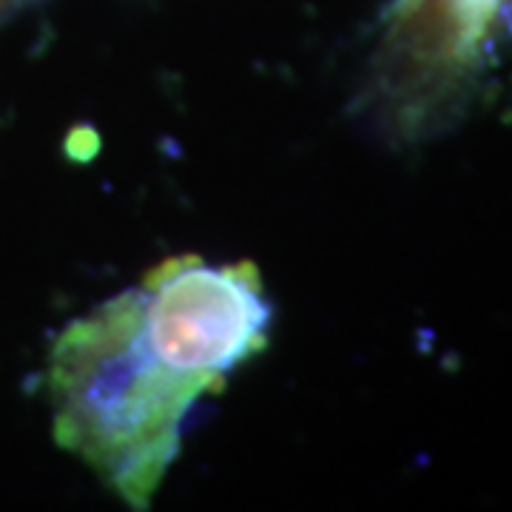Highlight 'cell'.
<instances>
[{"label": "cell", "mask_w": 512, "mask_h": 512, "mask_svg": "<svg viewBox=\"0 0 512 512\" xmlns=\"http://www.w3.org/2000/svg\"><path fill=\"white\" fill-rule=\"evenodd\" d=\"M214 384L168 367L143 328V293L106 299L52 345L57 444L131 507H148L183 444L185 419Z\"/></svg>", "instance_id": "cell-1"}, {"label": "cell", "mask_w": 512, "mask_h": 512, "mask_svg": "<svg viewBox=\"0 0 512 512\" xmlns=\"http://www.w3.org/2000/svg\"><path fill=\"white\" fill-rule=\"evenodd\" d=\"M140 293L148 345L180 373L220 387L225 373L265 348L274 311L251 262L174 256L146 276Z\"/></svg>", "instance_id": "cell-2"}, {"label": "cell", "mask_w": 512, "mask_h": 512, "mask_svg": "<svg viewBox=\"0 0 512 512\" xmlns=\"http://www.w3.org/2000/svg\"><path fill=\"white\" fill-rule=\"evenodd\" d=\"M512 0H396L384 80L407 103L427 83L461 74L490 43Z\"/></svg>", "instance_id": "cell-3"}]
</instances>
